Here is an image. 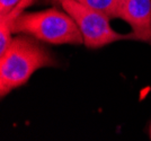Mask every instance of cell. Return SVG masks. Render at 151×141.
Returning a JSON list of instances; mask_svg holds the SVG:
<instances>
[{
  "mask_svg": "<svg viewBox=\"0 0 151 141\" xmlns=\"http://www.w3.org/2000/svg\"><path fill=\"white\" fill-rule=\"evenodd\" d=\"M119 16L131 26L135 39L151 44V0H120Z\"/></svg>",
  "mask_w": 151,
  "mask_h": 141,
  "instance_id": "4",
  "label": "cell"
},
{
  "mask_svg": "<svg viewBox=\"0 0 151 141\" xmlns=\"http://www.w3.org/2000/svg\"><path fill=\"white\" fill-rule=\"evenodd\" d=\"M57 65V60L37 39L26 34L16 36L0 55V95L6 96L26 83L38 69Z\"/></svg>",
  "mask_w": 151,
  "mask_h": 141,
  "instance_id": "1",
  "label": "cell"
},
{
  "mask_svg": "<svg viewBox=\"0 0 151 141\" xmlns=\"http://www.w3.org/2000/svg\"><path fill=\"white\" fill-rule=\"evenodd\" d=\"M12 32L23 33L50 44H83V37L68 13L50 8L35 13H23L12 23Z\"/></svg>",
  "mask_w": 151,
  "mask_h": 141,
  "instance_id": "2",
  "label": "cell"
},
{
  "mask_svg": "<svg viewBox=\"0 0 151 141\" xmlns=\"http://www.w3.org/2000/svg\"><path fill=\"white\" fill-rule=\"evenodd\" d=\"M20 0H0V16L9 14L19 4Z\"/></svg>",
  "mask_w": 151,
  "mask_h": 141,
  "instance_id": "7",
  "label": "cell"
},
{
  "mask_svg": "<svg viewBox=\"0 0 151 141\" xmlns=\"http://www.w3.org/2000/svg\"><path fill=\"white\" fill-rule=\"evenodd\" d=\"M150 138H151V127H150Z\"/></svg>",
  "mask_w": 151,
  "mask_h": 141,
  "instance_id": "8",
  "label": "cell"
},
{
  "mask_svg": "<svg viewBox=\"0 0 151 141\" xmlns=\"http://www.w3.org/2000/svg\"><path fill=\"white\" fill-rule=\"evenodd\" d=\"M60 4L78 25L83 37V44L89 49H99L122 40H137L133 33L115 32L109 25L111 19L107 16L77 0H61Z\"/></svg>",
  "mask_w": 151,
  "mask_h": 141,
  "instance_id": "3",
  "label": "cell"
},
{
  "mask_svg": "<svg viewBox=\"0 0 151 141\" xmlns=\"http://www.w3.org/2000/svg\"><path fill=\"white\" fill-rule=\"evenodd\" d=\"M33 0H20L19 4L14 8L9 14L5 16H0V55H2L7 51L8 46L12 43V23L13 20L19 16L20 14L25 10L27 6H29Z\"/></svg>",
  "mask_w": 151,
  "mask_h": 141,
  "instance_id": "5",
  "label": "cell"
},
{
  "mask_svg": "<svg viewBox=\"0 0 151 141\" xmlns=\"http://www.w3.org/2000/svg\"><path fill=\"white\" fill-rule=\"evenodd\" d=\"M57 1H59V2H60V1H61V0H57Z\"/></svg>",
  "mask_w": 151,
  "mask_h": 141,
  "instance_id": "9",
  "label": "cell"
},
{
  "mask_svg": "<svg viewBox=\"0 0 151 141\" xmlns=\"http://www.w3.org/2000/svg\"><path fill=\"white\" fill-rule=\"evenodd\" d=\"M83 4L85 6L95 9L99 13L104 14L109 19L120 18L119 16V6L120 0H77Z\"/></svg>",
  "mask_w": 151,
  "mask_h": 141,
  "instance_id": "6",
  "label": "cell"
}]
</instances>
